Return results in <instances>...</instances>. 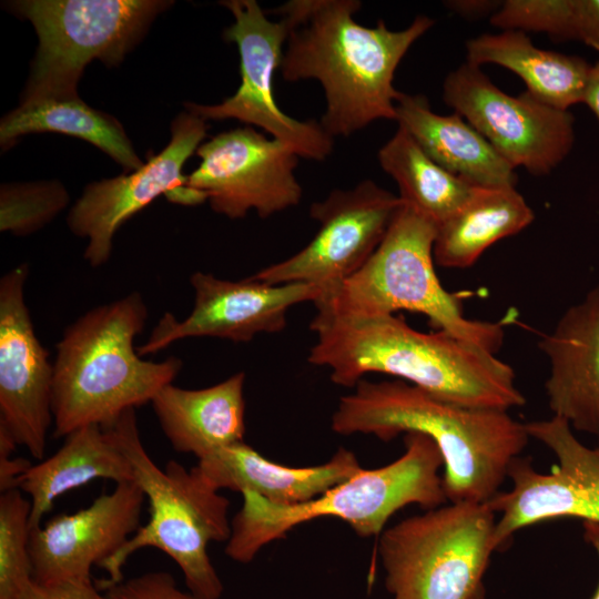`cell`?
Returning a JSON list of instances; mask_svg holds the SVG:
<instances>
[{"label": "cell", "instance_id": "23", "mask_svg": "<svg viewBox=\"0 0 599 599\" xmlns=\"http://www.w3.org/2000/svg\"><path fill=\"white\" fill-rule=\"evenodd\" d=\"M95 479L134 480L133 467L112 433L99 425L79 428L49 458L33 464L18 480L31 502L30 530L41 525L54 500Z\"/></svg>", "mask_w": 599, "mask_h": 599}, {"label": "cell", "instance_id": "12", "mask_svg": "<svg viewBox=\"0 0 599 599\" xmlns=\"http://www.w3.org/2000/svg\"><path fill=\"white\" fill-rule=\"evenodd\" d=\"M443 98L515 169L548 174L572 148L571 113L544 103L527 90L517 97L507 94L480 67L466 62L450 72Z\"/></svg>", "mask_w": 599, "mask_h": 599}, {"label": "cell", "instance_id": "15", "mask_svg": "<svg viewBox=\"0 0 599 599\" xmlns=\"http://www.w3.org/2000/svg\"><path fill=\"white\" fill-rule=\"evenodd\" d=\"M29 265L0 280V427L37 460L53 424V362L38 339L26 304Z\"/></svg>", "mask_w": 599, "mask_h": 599}, {"label": "cell", "instance_id": "34", "mask_svg": "<svg viewBox=\"0 0 599 599\" xmlns=\"http://www.w3.org/2000/svg\"><path fill=\"white\" fill-rule=\"evenodd\" d=\"M28 459L11 458L0 455V490L1 493L18 488L19 478L32 466Z\"/></svg>", "mask_w": 599, "mask_h": 599}, {"label": "cell", "instance_id": "2", "mask_svg": "<svg viewBox=\"0 0 599 599\" xmlns=\"http://www.w3.org/2000/svg\"><path fill=\"white\" fill-rule=\"evenodd\" d=\"M317 335L308 362L329 369L331 380L355 387L367 373H383L468 408L508 412L525 405L514 369L487 349L445 331L424 333L403 318L314 317Z\"/></svg>", "mask_w": 599, "mask_h": 599}, {"label": "cell", "instance_id": "24", "mask_svg": "<svg viewBox=\"0 0 599 599\" xmlns=\"http://www.w3.org/2000/svg\"><path fill=\"white\" fill-rule=\"evenodd\" d=\"M466 50L468 63L509 69L522 79L530 94L548 105L568 111L583 103L591 65L580 57L537 48L519 30L481 34L469 40Z\"/></svg>", "mask_w": 599, "mask_h": 599}, {"label": "cell", "instance_id": "18", "mask_svg": "<svg viewBox=\"0 0 599 599\" xmlns=\"http://www.w3.org/2000/svg\"><path fill=\"white\" fill-rule=\"evenodd\" d=\"M145 496L135 480L115 484L88 507L60 514L30 531L33 580L91 579L141 527Z\"/></svg>", "mask_w": 599, "mask_h": 599}, {"label": "cell", "instance_id": "32", "mask_svg": "<svg viewBox=\"0 0 599 599\" xmlns=\"http://www.w3.org/2000/svg\"><path fill=\"white\" fill-rule=\"evenodd\" d=\"M20 599H105L92 579H71L32 583Z\"/></svg>", "mask_w": 599, "mask_h": 599}, {"label": "cell", "instance_id": "3", "mask_svg": "<svg viewBox=\"0 0 599 599\" xmlns=\"http://www.w3.org/2000/svg\"><path fill=\"white\" fill-rule=\"evenodd\" d=\"M339 435L368 434L390 441L399 434L430 437L444 459L449 502H487L498 491L529 436L508 412L459 406L402 379H361L332 416Z\"/></svg>", "mask_w": 599, "mask_h": 599}, {"label": "cell", "instance_id": "4", "mask_svg": "<svg viewBox=\"0 0 599 599\" xmlns=\"http://www.w3.org/2000/svg\"><path fill=\"white\" fill-rule=\"evenodd\" d=\"M148 315L142 295L134 291L89 309L65 327L53 361L54 437L90 425L106 428L173 383L181 358L145 361L134 348Z\"/></svg>", "mask_w": 599, "mask_h": 599}, {"label": "cell", "instance_id": "19", "mask_svg": "<svg viewBox=\"0 0 599 599\" xmlns=\"http://www.w3.org/2000/svg\"><path fill=\"white\" fill-rule=\"evenodd\" d=\"M539 348L550 364L545 389L552 416L599 437V284L565 311Z\"/></svg>", "mask_w": 599, "mask_h": 599}, {"label": "cell", "instance_id": "13", "mask_svg": "<svg viewBox=\"0 0 599 599\" xmlns=\"http://www.w3.org/2000/svg\"><path fill=\"white\" fill-rule=\"evenodd\" d=\"M402 205L399 196L372 180L349 190H333L325 200L311 205V217L319 223L313 240L293 256L252 277L271 285L313 284L322 294L365 265Z\"/></svg>", "mask_w": 599, "mask_h": 599}, {"label": "cell", "instance_id": "14", "mask_svg": "<svg viewBox=\"0 0 599 599\" xmlns=\"http://www.w3.org/2000/svg\"><path fill=\"white\" fill-rule=\"evenodd\" d=\"M199 166L185 186L205 194L212 210L231 220L256 211L261 219L300 203L294 171L300 156L251 126L222 132L196 150Z\"/></svg>", "mask_w": 599, "mask_h": 599}, {"label": "cell", "instance_id": "28", "mask_svg": "<svg viewBox=\"0 0 599 599\" xmlns=\"http://www.w3.org/2000/svg\"><path fill=\"white\" fill-rule=\"evenodd\" d=\"M31 502L16 488L0 495V599H20L33 581Z\"/></svg>", "mask_w": 599, "mask_h": 599}, {"label": "cell", "instance_id": "31", "mask_svg": "<svg viewBox=\"0 0 599 599\" xmlns=\"http://www.w3.org/2000/svg\"><path fill=\"white\" fill-rule=\"evenodd\" d=\"M105 599H199L182 591L166 571H150L115 583H100Z\"/></svg>", "mask_w": 599, "mask_h": 599}, {"label": "cell", "instance_id": "6", "mask_svg": "<svg viewBox=\"0 0 599 599\" xmlns=\"http://www.w3.org/2000/svg\"><path fill=\"white\" fill-rule=\"evenodd\" d=\"M130 460L134 480L149 501L145 525L99 568L108 573L100 583L123 580V567L135 551L153 547L166 554L183 573L189 592L199 599H220L223 582L207 546L227 541L231 535L230 500L214 489L196 467L186 469L170 460L160 468L145 450L135 409L123 413L106 427Z\"/></svg>", "mask_w": 599, "mask_h": 599}, {"label": "cell", "instance_id": "1", "mask_svg": "<svg viewBox=\"0 0 599 599\" xmlns=\"http://www.w3.org/2000/svg\"><path fill=\"white\" fill-rule=\"evenodd\" d=\"M358 0H293L275 9L288 19L280 71L286 81L317 80L326 106L321 125L332 138L349 136L377 120L396 119L395 71L434 20L418 16L404 30L383 20L365 27L354 19Z\"/></svg>", "mask_w": 599, "mask_h": 599}, {"label": "cell", "instance_id": "9", "mask_svg": "<svg viewBox=\"0 0 599 599\" xmlns=\"http://www.w3.org/2000/svg\"><path fill=\"white\" fill-rule=\"evenodd\" d=\"M9 10L33 26L39 45L20 105L79 97L85 67H118L142 40L166 0H18Z\"/></svg>", "mask_w": 599, "mask_h": 599}, {"label": "cell", "instance_id": "25", "mask_svg": "<svg viewBox=\"0 0 599 599\" xmlns=\"http://www.w3.org/2000/svg\"><path fill=\"white\" fill-rule=\"evenodd\" d=\"M534 212L515 187H475L466 202L437 226L434 261L439 266H471L497 241L534 221Z\"/></svg>", "mask_w": 599, "mask_h": 599}, {"label": "cell", "instance_id": "35", "mask_svg": "<svg viewBox=\"0 0 599 599\" xmlns=\"http://www.w3.org/2000/svg\"><path fill=\"white\" fill-rule=\"evenodd\" d=\"M583 103H586L599 120V60L591 65Z\"/></svg>", "mask_w": 599, "mask_h": 599}, {"label": "cell", "instance_id": "17", "mask_svg": "<svg viewBox=\"0 0 599 599\" xmlns=\"http://www.w3.org/2000/svg\"><path fill=\"white\" fill-rule=\"evenodd\" d=\"M195 293L192 312L183 321L165 313L138 349L151 355L190 337H215L247 343L261 333H277L286 326L287 311L300 303L315 302L321 290L307 283L271 285L253 278L230 281L211 273L190 277Z\"/></svg>", "mask_w": 599, "mask_h": 599}, {"label": "cell", "instance_id": "33", "mask_svg": "<svg viewBox=\"0 0 599 599\" xmlns=\"http://www.w3.org/2000/svg\"><path fill=\"white\" fill-rule=\"evenodd\" d=\"M599 51V0H578V39Z\"/></svg>", "mask_w": 599, "mask_h": 599}, {"label": "cell", "instance_id": "22", "mask_svg": "<svg viewBox=\"0 0 599 599\" xmlns=\"http://www.w3.org/2000/svg\"><path fill=\"white\" fill-rule=\"evenodd\" d=\"M398 126L406 130L437 164L479 187H515L517 175L494 146L461 115H439L426 97L399 92Z\"/></svg>", "mask_w": 599, "mask_h": 599}, {"label": "cell", "instance_id": "10", "mask_svg": "<svg viewBox=\"0 0 599 599\" xmlns=\"http://www.w3.org/2000/svg\"><path fill=\"white\" fill-rule=\"evenodd\" d=\"M234 17L224 39L240 52L241 84L217 104L186 102V111L207 120L235 119L266 131L300 158L323 161L333 151V138L315 120L300 121L276 104L273 79L280 70L284 45L291 31L287 18L272 21L255 0L220 2Z\"/></svg>", "mask_w": 599, "mask_h": 599}, {"label": "cell", "instance_id": "29", "mask_svg": "<svg viewBox=\"0 0 599 599\" xmlns=\"http://www.w3.org/2000/svg\"><path fill=\"white\" fill-rule=\"evenodd\" d=\"M69 193L59 181L6 183L0 189V230L30 235L60 214Z\"/></svg>", "mask_w": 599, "mask_h": 599}, {"label": "cell", "instance_id": "26", "mask_svg": "<svg viewBox=\"0 0 599 599\" xmlns=\"http://www.w3.org/2000/svg\"><path fill=\"white\" fill-rule=\"evenodd\" d=\"M37 132H57L88 141L126 171H136L144 164L122 124L79 97L19 105L1 120V146L7 150L19 136Z\"/></svg>", "mask_w": 599, "mask_h": 599}, {"label": "cell", "instance_id": "27", "mask_svg": "<svg viewBox=\"0 0 599 599\" xmlns=\"http://www.w3.org/2000/svg\"><path fill=\"white\" fill-rule=\"evenodd\" d=\"M377 159L397 183L403 202L437 225L453 215L477 187L437 164L400 126L379 149Z\"/></svg>", "mask_w": 599, "mask_h": 599}, {"label": "cell", "instance_id": "36", "mask_svg": "<svg viewBox=\"0 0 599 599\" xmlns=\"http://www.w3.org/2000/svg\"><path fill=\"white\" fill-rule=\"evenodd\" d=\"M583 540L596 551L599 560V522L582 521ZM591 599H599V582Z\"/></svg>", "mask_w": 599, "mask_h": 599}, {"label": "cell", "instance_id": "5", "mask_svg": "<svg viewBox=\"0 0 599 599\" xmlns=\"http://www.w3.org/2000/svg\"><path fill=\"white\" fill-rule=\"evenodd\" d=\"M404 445V454L393 463L374 469L362 468L302 504L275 505L252 491H243L242 507L231 520L225 554L236 562H251L270 542L321 517L338 518L358 536L374 537L406 506L418 505L429 510L445 505L447 498L439 474L444 459L435 441L422 433H407Z\"/></svg>", "mask_w": 599, "mask_h": 599}, {"label": "cell", "instance_id": "16", "mask_svg": "<svg viewBox=\"0 0 599 599\" xmlns=\"http://www.w3.org/2000/svg\"><path fill=\"white\" fill-rule=\"evenodd\" d=\"M206 121L181 112L171 125V140L139 170L91 182L69 211L67 224L78 237L87 238L84 258L92 267L108 263L116 231L159 195L184 187L183 165L206 135Z\"/></svg>", "mask_w": 599, "mask_h": 599}, {"label": "cell", "instance_id": "7", "mask_svg": "<svg viewBox=\"0 0 599 599\" xmlns=\"http://www.w3.org/2000/svg\"><path fill=\"white\" fill-rule=\"evenodd\" d=\"M437 226L403 202L365 265L314 302L315 317L346 319L394 315L397 311L420 313L436 331L495 354L504 342L502 325L468 319L461 294L446 291L435 273Z\"/></svg>", "mask_w": 599, "mask_h": 599}, {"label": "cell", "instance_id": "21", "mask_svg": "<svg viewBox=\"0 0 599 599\" xmlns=\"http://www.w3.org/2000/svg\"><path fill=\"white\" fill-rule=\"evenodd\" d=\"M245 373L201 389L164 386L151 405L172 448L199 460L244 441Z\"/></svg>", "mask_w": 599, "mask_h": 599}, {"label": "cell", "instance_id": "8", "mask_svg": "<svg viewBox=\"0 0 599 599\" xmlns=\"http://www.w3.org/2000/svg\"><path fill=\"white\" fill-rule=\"evenodd\" d=\"M496 516L487 502H449L385 529L378 554L392 599H485Z\"/></svg>", "mask_w": 599, "mask_h": 599}, {"label": "cell", "instance_id": "11", "mask_svg": "<svg viewBox=\"0 0 599 599\" xmlns=\"http://www.w3.org/2000/svg\"><path fill=\"white\" fill-rule=\"evenodd\" d=\"M529 438L548 447L557 465L538 471L529 457H517L509 467L511 488L498 491L487 504L498 515L496 549H504L518 530L556 518L599 522V445L588 447L564 418L525 424Z\"/></svg>", "mask_w": 599, "mask_h": 599}, {"label": "cell", "instance_id": "20", "mask_svg": "<svg viewBox=\"0 0 599 599\" xmlns=\"http://www.w3.org/2000/svg\"><path fill=\"white\" fill-rule=\"evenodd\" d=\"M195 467L219 491H252L281 506L312 500L362 469L355 454L345 448L324 464L290 467L265 458L245 441L199 460Z\"/></svg>", "mask_w": 599, "mask_h": 599}, {"label": "cell", "instance_id": "30", "mask_svg": "<svg viewBox=\"0 0 599 599\" xmlns=\"http://www.w3.org/2000/svg\"><path fill=\"white\" fill-rule=\"evenodd\" d=\"M490 22L504 30L545 32L559 40H577L578 0H507Z\"/></svg>", "mask_w": 599, "mask_h": 599}]
</instances>
